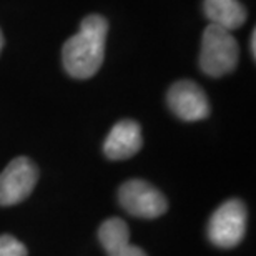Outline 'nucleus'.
<instances>
[{
	"label": "nucleus",
	"mask_w": 256,
	"mask_h": 256,
	"mask_svg": "<svg viewBox=\"0 0 256 256\" xmlns=\"http://www.w3.org/2000/svg\"><path fill=\"white\" fill-rule=\"evenodd\" d=\"M4 44H5V38H4V34H2V30H0V54H2Z\"/></svg>",
	"instance_id": "12"
},
{
	"label": "nucleus",
	"mask_w": 256,
	"mask_h": 256,
	"mask_svg": "<svg viewBox=\"0 0 256 256\" xmlns=\"http://www.w3.org/2000/svg\"><path fill=\"white\" fill-rule=\"evenodd\" d=\"M248 212L242 200H228L212 214L208 223V238L214 246L233 248L244 238Z\"/></svg>",
	"instance_id": "3"
},
{
	"label": "nucleus",
	"mask_w": 256,
	"mask_h": 256,
	"mask_svg": "<svg viewBox=\"0 0 256 256\" xmlns=\"http://www.w3.org/2000/svg\"><path fill=\"white\" fill-rule=\"evenodd\" d=\"M250 47H252V55L253 58L256 57V30L252 32V38H250Z\"/></svg>",
	"instance_id": "11"
},
{
	"label": "nucleus",
	"mask_w": 256,
	"mask_h": 256,
	"mask_svg": "<svg viewBox=\"0 0 256 256\" xmlns=\"http://www.w3.org/2000/svg\"><path fill=\"white\" fill-rule=\"evenodd\" d=\"M240 47L230 30L210 24L203 32L200 68L210 76H223L236 68Z\"/></svg>",
	"instance_id": "2"
},
{
	"label": "nucleus",
	"mask_w": 256,
	"mask_h": 256,
	"mask_svg": "<svg viewBox=\"0 0 256 256\" xmlns=\"http://www.w3.org/2000/svg\"><path fill=\"white\" fill-rule=\"evenodd\" d=\"M0 256H27V248L10 234L0 236Z\"/></svg>",
	"instance_id": "10"
},
{
	"label": "nucleus",
	"mask_w": 256,
	"mask_h": 256,
	"mask_svg": "<svg viewBox=\"0 0 256 256\" xmlns=\"http://www.w3.org/2000/svg\"><path fill=\"white\" fill-rule=\"evenodd\" d=\"M203 10L210 24L230 32L246 22V8L240 4V0H204Z\"/></svg>",
	"instance_id": "9"
},
{
	"label": "nucleus",
	"mask_w": 256,
	"mask_h": 256,
	"mask_svg": "<svg viewBox=\"0 0 256 256\" xmlns=\"http://www.w3.org/2000/svg\"><path fill=\"white\" fill-rule=\"evenodd\" d=\"M98 240L108 256H146L142 248L130 243V230L122 218H110L102 223Z\"/></svg>",
	"instance_id": "8"
},
{
	"label": "nucleus",
	"mask_w": 256,
	"mask_h": 256,
	"mask_svg": "<svg viewBox=\"0 0 256 256\" xmlns=\"http://www.w3.org/2000/svg\"><path fill=\"white\" fill-rule=\"evenodd\" d=\"M108 22L102 15L92 14L82 20L78 34L64 44L62 62L66 74L74 78L85 80L94 76L104 64L105 38Z\"/></svg>",
	"instance_id": "1"
},
{
	"label": "nucleus",
	"mask_w": 256,
	"mask_h": 256,
	"mask_svg": "<svg viewBox=\"0 0 256 256\" xmlns=\"http://www.w3.org/2000/svg\"><path fill=\"white\" fill-rule=\"evenodd\" d=\"M122 208L138 218H158L166 212L168 202L160 190L143 180H128L118 190Z\"/></svg>",
	"instance_id": "5"
},
{
	"label": "nucleus",
	"mask_w": 256,
	"mask_h": 256,
	"mask_svg": "<svg viewBox=\"0 0 256 256\" xmlns=\"http://www.w3.org/2000/svg\"><path fill=\"white\" fill-rule=\"evenodd\" d=\"M166 102L170 110L183 122H198L210 115L206 94L192 80H178L168 90Z\"/></svg>",
	"instance_id": "6"
},
{
	"label": "nucleus",
	"mask_w": 256,
	"mask_h": 256,
	"mask_svg": "<svg viewBox=\"0 0 256 256\" xmlns=\"http://www.w3.org/2000/svg\"><path fill=\"white\" fill-rule=\"evenodd\" d=\"M38 180V168L27 156L14 158L0 173V206L24 202L34 192Z\"/></svg>",
	"instance_id": "4"
},
{
	"label": "nucleus",
	"mask_w": 256,
	"mask_h": 256,
	"mask_svg": "<svg viewBox=\"0 0 256 256\" xmlns=\"http://www.w3.org/2000/svg\"><path fill=\"white\" fill-rule=\"evenodd\" d=\"M142 145V126L135 120H122L110 130L104 143V153L110 160H126L136 155Z\"/></svg>",
	"instance_id": "7"
}]
</instances>
